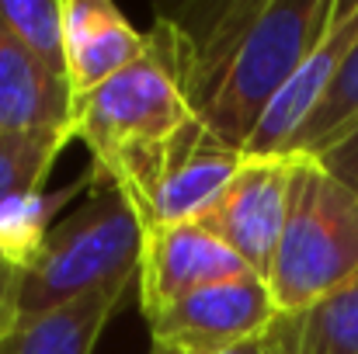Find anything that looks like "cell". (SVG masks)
<instances>
[{
  "instance_id": "1",
  "label": "cell",
  "mask_w": 358,
  "mask_h": 354,
  "mask_svg": "<svg viewBox=\"0 0 358 354\" xmlns=\"http://www.w3.org/2000/svg\"><path fill=\"white\" fill-rule=\"evenodd\" d=\"M338 0H230L188 38V91L199 125L220 142L247 149L264 112L320 42Z\"/></svg>"
},
{
  "instance_id": "2",
  "label": "cell",
  "mask_w": 358,
  "mask_h": 354,
  "mask_svg": "<svg viewBox=\"0 0 358 354\" xmlns=\"http://www.w3.org/2000/svg\"><path fill=\"white\" fill-rule=\"evenodd\" d=\"M146 52L73 101V132L91 153L94 188L143 198L171 146L199 121L188 91V38L178 17H157Z\"/></svg>"
},
{
  "instance_id": "3",
  "label": "cell",
  "mask_w": 358,
  "mask_h": 354,
  "mask_svg": "<svg viewBox=\"0 0 358 354\" xmlns=\"http://www.w3.org/2000/svg\"><path fill=\"white\" fill-rule=\"evenodd\" d=\"M358 274V195L296 156L285 230L264 274L278 313H299Z\"/></svg>"
},
{
  "instance_id": "4",
  "label": "cell",
  "mask_w": 358,
  "mask_h": 354,
  "mask_svg": "<svg viewBox=\"0 0 358 354\" xmlns=\"http://www.w3.org/2000/svg\"><path fill=\"white\" fill-rule=\"evenodd\" d=\"M143 226L115 188L94 195L59 219L21 271L14 316H31L73 302L112 281H136Z\"/></svg>"
},
{
  "instance_id": "5",
  "label": "cell",
  "mask_w": 358,
  "mask_h": 354,
  "mask_svg": "<svg viewBox=\"0 0 358 354\" xmlns=\"http://www.w3.org/2000/svg\"><path fill=\"white\" fill-rule=\"evenodd\" d=\"M275 320L278 306L268 281L257 274H237L178 299L146 320V327L150 344H167L181 354H220L261 341Z\"/></svg>"
},
{
  "instance_id": "6",
  "label": "cell",
  "mask_w": 358,
  "mask_h": 354,
  "mask_svg": "<svg viewBox=\"0 0 358 354\" xmlns=\"http://www.w3.org/2000/svg\"><path fill=\"white\" fill-rule=\"evenodd\" d=\"M237 274H254V271L202 223L143 226L139 264H136V292L143 320H153L178 299Z\"/></svg>"
},
{
  "instance_id": "7",
  "label": "cell",
  "mask_w": 358,
  "mask_h": 354,
  "mask_svg": "<svg viewBox=\"0 0 358 354\" xmlns=\"http://www.w3.org/2000/svg\"><path fill=\"white\" fill-rule=\"evenodd\" d=\"M296 156H243V167L202 219L240 260L264 278L285 230Z\"/></svg>"
},
{
  "instance_id": "8",
  "label": "cell",
  "mask_w": 358,
  "mask_h": 354,
  "mask_svg": "<svg viewBox=\"0 0 358 354\" xmlns=\"http://www.w3.org/2000/svg\"><path fill=\"white\" fill-rule=\"evenodd\" d=\"M243 167V153L209 135L199 121L171 146L157 177L132 205L139 226L202 223Z\"/></svg>"
},
{
  "instance_id": "9",
  "label": "cell",
  "mask_w": 358,
  "mask_h": 354,
  "mask_svg": "<svg viewBox=\"0 0 358 354\" xmlns=\"http://www.w3.org/2000/svg\"><path fill=\"white\" fill-rule=\"evenodd\" d=\"M355 38H358V0H338L327 31L306 52V59L296 66L289 84L278 91V98L271 101V108L261 118V125L254 128L243 156H289V146H292L296 132L303 128L306 118L317 112V105L324 101V94L334 84V73H338V66L348 56Z\"/></svg>"
},
{
  "instance_id": "10",
  "label": "cell",
  "mask_w": 358,
  "mask_h": 354,
  "mask_svg": "<svg viewBox=\"0 0 358 354\" xmlns=\"http://www.w3.org/2000/svg\"><path fill=\"white\" fill-rule=\"evenodd\" d=\"M63 35L73 101L136 63L150 42L112 0H63Z\"/></svg>"
},
{
  "instance_id": "11",
  "label": "cell",
  "mask_w": 358,
  "mask_h": 354,
  "mask_svg": "<svg viewBox=\"0 0 358 354\" xmlns=\"http://www.w3.org/2000/svg\"><path fill=\"white\" fill-rule=\"evenodd\" d=\"M42 128H73L70 84L31 56L0 21V135Z\"/></svg>"
},
{
  "instance_id": "12",
  "label": "cell",
  "mask_w": 358,
  "mask_h": 354,
  "mask_svg": "<svg viewBox=\"0 0 358 354\" xmlns=\"http://www.w3.org/2000/svg\"><path fill=\"white\" fill-rule=\"evenodd\" d=\"M129 285L136 281H112L56 309L14 316L0 330V354H94Z\"/></svg>"
},
{
  "instance_id": "13",
  "label": "cell",
  "mask_w": 358,
  "mask_h": 354,
  "mask_svg": "<svg viewBox=\"0 0 358 354\" xmlns=\"http://www.w3.org/2000/svg\"><path fill=\"white\" fill-rule=\"evenodd\" d=\"M264 344L271 354H358V274L299 313H278Z\"/></svg>"
},
{
  "instance_id": "14",
  "label": "cell",
  "mask_w": 358,
  "mask_h": 354,
  "mask_svg": "<svg viewBox=\"0 0 358 354\" xmlns=\"http://www.w3.org/2000/svg\"><path fill=\"white\" fill-rule=\"evenodd\" d=\"M80 188H94L91 167H87V174H80L77 181H70L56 195L24 191V195H14L10 202H3L0 205V257L7 264H14L17 271H24L31 264V257L38 253L42 239L56 226L52 216L59 212V205H66L70 195H77Z\"/></svg>"
},
{
  "instance_id": "15",
  "label": "cell",
  "mask_w": 358,
  "mask_h": 354,
  "mask_svg": "<svg viewBox=\"0 0 358 354\" xmlns=\"http://www.w3.org/2000/svg\"><path fill=\"white\" fill-rule=\"evenodd\" d=\"M352 128H358V38L352 42L348 56L341 59V66L334 73V84L327 87L324 101L303 121V128L296 132V139L289 146V156L317 160L320 153L338 146Z\"/></svg>"
},
{
  "instance_id": "16",
  "label": "cell",
  "mask_w": 358,
  "mask_h": 354,
  "mask_svg": "<svg viewBox=\"0 0 358 354\" xmlns=\"http://www.w3.org/2000/svg\"><path fill=\"white\" fill-rule=\"evenodd\" d=\"M77 139L73 128H42L0 135V205L24 191H42L59 153Z\"/></svg>"
},
{
  "instance_id": "17",
  "label": "cell",
  "mask_w": 358,
  "mask_h": 354,
  "mask_svg": "<svg viewBox=\"0 0 358 354\" xmlns=\"http://www.w3.org/2000/svg\"><path fill=\"white\" fill-rule=\"evenodd\" d=\"M0 21L49 70L66 77L63 0H0Z\"/></svg>"
},
{
  "instance_id": "18",
  "label": "cell",
  "mask_w": 358,
  "mask_h": 354,
  "mask_svg": "<svg viewBox=\"0 0 358 354\" xmlns=\"http://www.w3.org/2000/svg\"><path fill=\"white\" fill-rule=\"evenodd\" d=\"M317 163H320L331 177H338L348 191L358 195V128H352V132H348L338 146H331L327 153H320Z\"/></svg>"
},
{
  "instance_id": "19",
  "label": "cell",
  "mask_w": 358,
  "mask_h": 354,
  "mask_svg": "<svg viewBox=\"0 0 358 354\" xmlns=\"http://www.w3.org/2000/svg\"><path fill=\"white\" fill-rule=\"evenodd\" d=\"M17 288H21V271L0 257V330L14 320V309H17Z\"/></svg>"
},
{
  "instance_id": "20",
  "label": "cell",
  "mask_w": 358,
  "mask_h": 354,
  "mask_svg": "<svg viewBox=\"0 0 358 354\" xmlns=\"http://www.w3.org/2000/svg\"><path fill=\"white\" fill-rule=\"evenodd\" d=\"M220 354H271V348L261 341H250V344H240V348H230V351H220Z\"/></svg>"
},
{
  "instance_id": "21",
  "label": "cell",
  "mask_w": 358,
  "mask_h": 354,
  "mask_svg": "<svg viewBox=\"0 0 358 354\" xmlns=\"http://www.w3.org/2000/svg\"><path fill=\"white\" fill-rule=\"evenodd\" d=\"M150 354H181V351H174V348H167V344H150Z\"/></svg>"
}]
</instances>
